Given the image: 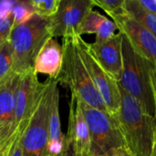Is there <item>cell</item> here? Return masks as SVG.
<instances>
[{"mask_svg": "<svg viewBox=\"0 0 156 156\" xmlns=\"http://www.w3.org/2000/svg\"><path fill=\"white\" fill-rule=\"evenodd\" d=\"M121 105L112 115L133 156H152L156 132V116L144 112L139 102L120 85Z\"/></svg>", "mask_w": 156, "mask_h": 156, "instance_id": "6da1fadb", "label": "cell"}, {"mask_svg": "<svg viewBox=\"0 0 156 156\" xmlns=\"http://www.w3.org/2000/svg\"><path fill=\"white\" fill-rule=\"evenodd\" d=\"M154 66L138 54L122 34V72L118 84L141 105L144 112L155 116L151 69Z\"/></svg>", "mask_w": 156, "mask_h": 156, "instance_id": "7a4b0ae2", "label": "cell"}, {"mask_svg": "<svg viewBox=\"0 0 156 156\" xmlns=\"http://www.w3.org/2000/svg\"><path fill=\"white\" fill-rule=\"evenodd\" d=\"M63 63L57 81L69 88L71 94L87 105L108 112L102 98L95 88L80 58L75 37H62Z\"/></svg>", "mask_w": 156, "mask_h": 156, "instance_id": "3957f363", "label": "cell"}, {"mask_svg": "<svg viewBox=\"0 0 156 156\" xmlns=\"http://www.w3.org/2000/svg\"><path fill=\"white\" fill-rule=\"evenodd\" d=\"M49 37H52L48 19L36 14L24 24L14 26L8 39L13 54V73L21 75L33 69L37 53Z\"/></svg>", "mask_w": 156, "mask_h": 156, "instance_id": "277c9868", "label": "cell"}, {"mask_svg": "<svg viewBox=\"0 0 156 156\" xmlns=\"http://www.w3.org/2000/svg\"><path fill=\"white\" fill-rule=\"evenodd\" d=\"M79 101L89 128L91 156L113 154L117 149L126 148L123 135L115 118L109 112L90 107L80 99Z\"/></svg>", "mask_w": 156, "mask_h": 156, "instance_id": "5b68a950", "label": "cell"}, {"mask_svg": "<svg viewBox=\"0 0 156 156\" xmlns=\"http://www.w3.org/2000/svg\"><path fill=\"white\" fill-rule=\"evenodd\" d=\"M54 80L48 78L42 85L22 136L23 156H48V112Z\"/></svg>", "mask_w": 156, "mask_h": 156, "instance_id": "8992f818", "label": "cell"}, {"mask_svg": "<svg viewBox=\"0 0 156 156\" xmlns=\"http://www.w3.org/2000/svg\"><path fill=\"white\" fill-rule=\"evenodd\" d=\"M74 37L80 58L95 88L102 98L108 112L111 115L116 114L121 105V93L118 82L95 59L90 50L89 43L81 36L75 35Z\"/></svg>", "mask_w": 156, "mask_h": 156, "instance_id": "52a82bcc", "label": "cell"}, {"mask_svg": "<svg viewBox=\"0 0 156 156\" xmlns=\"http://www.w3.org/2000/svg\"><path fill=\"white\" fill-rule=\"evenodd\" d=\"M42 85L43 83L38 81L37 74L34 69L19 75L15 91L14 125L10 143L17 133L24 132L27 128Z\"/></svg>", "mask_w": 156, "mask_h": 156, "instance_id": "ba28073f", "label": "cell"}, {"mask_svg": "<svg viewBox=\"0 0 156 156\" xmlns=\"http://www.w3.org/2000/svg\"><path fill=\"white\" fill-rule=\"evenodd\" d=\"M94 6L92 0H60L57 12L48 18V27L52 37H72L85 16Z\"/></svg>", "mask_w": 156, "mask_h": 156, "instance_id": "9c48e42d", "label": "cell"}, {"mask_svg": "<svg viewBox=\"0 0 156 156\" xmlns=\"http://www.w3.org/2000/svg\"><path fill=\"white\" fill-rule=\"evenodd\" d=\"M118 30L129 40L134 50L149 60L156 68V37L135 19L122 11V8L109 15Z\"/></svg>", "mask_w": 156, "mask_h": 156, "instance_id": "30bf717a", "label": "cell"}, {"mask_svg": "<svg viewBox=\"0 0 156 156\" xmlns=\"http://www.w3.org/2000/svg\"><path fill=\"white\" fill-rule=\"evenodd\" d=\"M66 141L73 148L75 156H91L89 128L78 97L71 94Z\"/></svg>", "mask_w": 156, "mask_h": 156, "instance_id": "8fae6325", "label": "cell"}, {"mask_svg": "<svg viewBox=\"0 0 156 156\" xmlns=\"http://www.w3.org/2000/svg\"><path fill=\"white\" fill-rule=\"evenodd\" d=\"M89 48L99 64L118 82L122 72V33L119 31L103 42L89 43Z\"/></svg>", "mask_w": 156, "mask_h": 156, "instance_id": "7c38bea8", "label": "cell"}, {"mask_svg": "<svg viewBox=\"0 0 156 156\" xmlns=\"http://www.w3.org/2000/svg\"><path fill=\"white\" fill-rule=\"evenodd\" d=\"M19 75L13 73L0 84V156L7 148L13 132L15 91Z\"/></svg>", "mask_w": 156, "mask_h": 156, "instance_id": "4fadbf2b", "label": "cell"}, {"mask_svg": "<svg viewBox=\"0 0 156 156\" xmlns=\"http://www.w3.org/2000/svg\"><path fill=\"white\" fill-rule=\"evenodd\" d=\"M63 63V48L54 37H49L37 53L33 69L35 73L44 74L57 80Z\"/></svg>", "mask_w": 156, "mask_h": 156, "instance_id": "5bb4252c", "label": "cell"}, {"mask_svg": "<svg viewBox=\"0 0 156 156\" xmlns=\"http://www.w3.org/2000/svg\"><path fill=\"white\" fill-rule=\"evenodd\" d=\"M66 146V138L61 131L59 118V91L58 81L52 84L48 112V156L59 155Z\"/></svg>", "mask_w": 156, "mask_h": 156, "instance_id": "9a60e30c", "label": "cell"}, {"mask_svg": "<svg viewBox=\"0 0 156 156\" xmlns=\"http://www.w3.org/2000/svg\"><path fill=\"white\" fill-rule=\"evenodd\" d=\"M118 29L116 24L112 20L101 15L96 10H90L83 18L78 29V36L83 34H95V42H103L115 35Z\"/></svg>", "mask_w": 156, "mask_h": 156, "instance_id": "2e32d148", "label": "cell"}, {"mask_svg": "<svg viewBox=\"0 0 156 156\" xmlns=\"http://www.w3.org/2000/svg\"><path fill=\"white\" fill-rule=\"evenodd\" d=\"M122 11L139 22L156 37V15L144 9L138 0H125Z\"/></svg>", "mask_w": 156, "mask_h": 156, "instance_id": "e0dca14e", "label": "cell"}, {"mask_svg": "<svg viewBox=\"0 0 156 156\" xmlns=\"http://www.w3.org/2000/svg\"><path fill=\"white\" fill-rule=\"evenodd\" d=\"M15 1H0V44L9 39L13 26Z\"/></svg>", "mask_w": 156, "mask_h": 156, "instance_id": "ac0fdd59", "label": "cell"}, {"mask_svg": "<svg viewBox=\"0 0 156 156\" xmlns=\"http://www.w3.org/2000/svg\"><path fill=\"white\" fill-rule=\"evenodd\" d=\"M13 74V54L9 40L0 44V84Z\"/></svg>", "mask_w": 156, "mask_h": 156, "instance_id": "d6986e66", "label": "cell"}, {"mask_svg": "<svg viewBox=\"0 0 156 156\" xmlns=\"http://www.w3.org/2000/svg\"><path fill=\"white\" fill-rule=\"evenodd\" d=\"M34 13L43 18H49L58 10L60 0H29Z\"/></svg>", "mask_w": 156, "mask_h": 156, "instance_id": "ffe728a7", "label": "cell"}, {"mask_svg": "<svg viewBox=\"0 0 156 156\" xmlns=\"http://www.w3.org/2000/svg\"><path fill=\"white\" fill-rule=\"evenodd\" d=\"M13 13H14V26L24 24L35 15L34 10L29 3V0L15 1Z\"/></svg>", "mask_w": 156, "mask_h": 156, "instance_id": "44dd1931", "label": "cell"}, {"mask_svg": "<svg viewBox=\"0 0 156 156\" xmlns=\"http://www.w3.org/2000/svg\"><path fill=\"white\" fill-rule=\"evenodd\" d=\"M125 0H92L94 5H98L102 8L108 15L120 11Z\"/></svg>", "mask_w": 156, "mask_h": 156, "instance_id": "7402d4cb", "label": "cell"}, {"mask_svg": "<svg viewBox=\"0 0 156 156\" xmlns=\"http://www.w3.org/2000/svg\"><path fill=\"white\" fill-rule=\"evenodd\" d=\"M24 132L17 133L9 144L5 149L3 156H23V148H22V136Z\"/></svg>", "mask_w": 156, "mask_h": 156, "instance_id": "603a6c76", "label": "cell"}, {"mask_svg": "<svg viewBox=\"0 0 156 156\" xmlns=\"http://www.w3.org/2000/svg\"><path fill=\"white\" fill-rule=\"evenodd\" d=\"M138 1L144 9L156 15V0H138Z\"/></svg>", "mask_w": 156, "mask_h": 156, "instance_id": "cb8c5ba5", "label": "cell"}, {"mask_svg": "<svg viewBox=\"0 0 156 156\" xmlns=\"http://www.w3.org/2000/svg\"><path fill=\"white\" fill-rule=\"evenodd\" d=\"M58 156H75V153H74V151H73V148H72L71 144L66 141L65 149L63 150V152H62Z\"/></svg>", "mask_w": 156, "mask_h": 156, "instance_id": "d4e9b609", "label": "cell"}, {"mask_svg": "<svg viewBox=\"0 0 156 156\" xmlns=\"http://www.w3.org/2000/svg\"><path fill=\"white\" fill-rule=\"evenodd\" d=\"M114 156H133L127 148H120L114 152Z\"/></svg>", "mask_w": 156, "mask_h": 156, "instance_id": "484cf974", "label": "cell"}, {"mask_svg": "<svg viewBox=\"0 0 156 156\" xmlns=\"http://www.w3.org/2000/svg\"><path fill=\"white\" fill-rule=\"evenodd\" d=\"M151 78H152V85L156 91V68L155 66H153L151 69Z\"/></svg>", "mask_w": 156, "mask_h": 156, "instance_id": "4316f807", "label": "cell"}, {"mask_svg": "<svg viewBox=\"0 0 156 156\" xmlns=\"http://www.w3.org/2000/svg\"><path fill=\"white\" fill-rule=\"evenodd\" d=\"M152 156H156V132H155V136H154V148H153V152H152Z\"/></svg>", "mask_w": 156, "mask_h": 156, "instance_id": "83f0119b", "label": "cell"}, {"mask_svg": "<svg viewBox=\"0 0 156 156\" xmlns=\"http://www.w3.org/2000/svg\"><path fill=\"white\" fill-rule=\"evenodd\" d=\"M153 90H154V102H155V116H156V91H155V90L154 89V87H153Z\"/></svg>", "mask_w": 156, "mask_h": 156, "instance_id": "f1b7e54d", "label": "cell"}, {"mask_svg": "<svg viewBox=\"0 0 156 156\" xmlns=\"http://www.w3.org/2000/svg\"><path fill=\"white\" fill-rule=\"evenodd\" d=\"M101 156H114V153H113V154H105V155H101Z\"/></svg>", "mask_w": 156, "mask_h": 156, "instance_id": "f546056e", "label": "cell"}]
</instances>
